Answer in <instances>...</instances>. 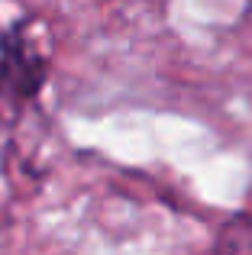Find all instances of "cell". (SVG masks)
<instances>
[{"mask_svg":"<svg viewBox=\"0 0 252 255\" xmlns=\"http://www.w3.org/2000/svg\"><path fill=\"white\" fill-rule=\"evenodd\" d=\"M49 78V55L36 45L26 23L6 26L0 32V100L3 104H29Z\"/></svg>","mask_w":252,"mask_h":255,"instance_id":"cell-1","label":"cell"},{"mask_svg":"<svg viewBox=\"0 0 252 255\" xmlns=\"http://www.w3.org/2000/svg\"><path fill=\"white\" fill-rule=\"evenodd\" d=\"M214 255H252V217L240 213L220 230Z\"/></svg>","mask_w":252,"mask_h":255,"instance_id":"cell-2","label":"cell"}]
</instances>
